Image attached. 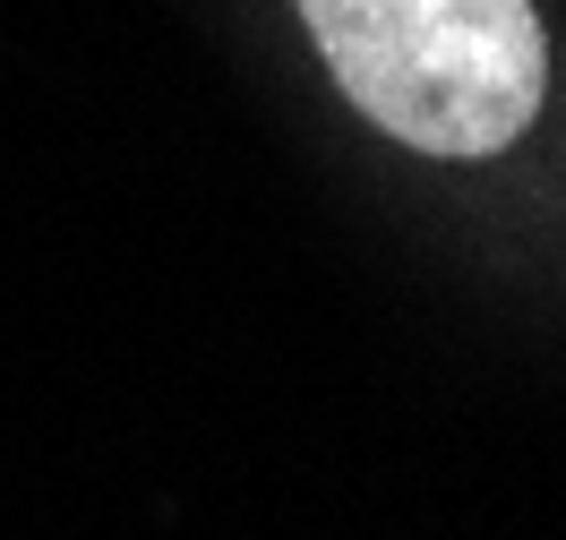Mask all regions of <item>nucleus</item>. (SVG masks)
Masks as SVG:
<instances>
[{
  "label": "nucleus",
  "instance_id": "1",
  "mask_svg": "<svg viewBox=\"0 0 566 540\" xmlns=\"http://www.w3.org/2000/svg\"><path fill=\"white\" fill-rule=\"evenodd\" d=\"M301 18L353 112L438 163L506 155L549 95L532 0H301Z\"/></svg>",
  "mask_w": 566,
  "mask_h": 540
}]
</instances>
